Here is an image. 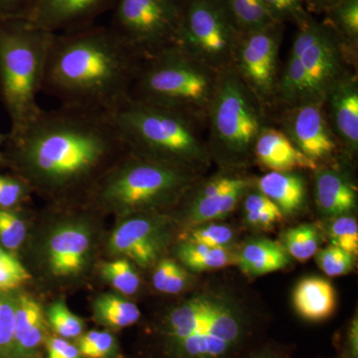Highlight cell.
<instances>
[{"label":"cell","mask_w":358,"mask_h":358,"mask_svg":"<svg viewBox=\"0 0 358 358\" xmlns=\"http://www.w3.org/2000/svg\"><path fill=\"white\" fill-rule=\"evenodd\" d=\"M6 164L49 193H64L103 179L127 154L110 114L61 105L44 110L16 134H6Z\"/></svg>","instance_id":"6da1fadb"},{"label":"cell","mask_w":358,"mask_h":358,"mask_svg":"<svg viewBox=\"0 0 358 358\" xmlns=\"http://www.w3.org/2000/svg\"><path fill=\"white\" fill-rule=\"evenodd\" d=\"M145 59L110 26L55 33L42 91L62 106L112 114L131 99Z\"/></svg>","instance_id":"7a4b0ae2"},{"label":"cell","mask_w":358,"mask_h":358,"mask_svg":"<svg viewBox=\"0 0 358 358\" xmlns=\"http://www.w3.org/2000/svg\"><path fill=\"white\" fill-rule=\"evenodd\" d=\"M54 34L30 20H0V96L11 122L8 134L20 133L41 113L37 96Z\"/></svg>","instance_id":"3957f363"},{"label":"cell","mask_w":358,"mask_h":358,"mask_svg":"<svg viewBox=\"0 0 358 358\" xmlns=\"http://www.w3.org/2000/svg\"><path fill=\"white\" fill-rule=\"evenodd\" d=\"M110 117L127 150L136 157L188 169L206 160L199 122L185 115L129 99Z\"/></svg>","instance_id":"277c9868"},{"label":"cell","mask_w":358,"mask_h":358,"mask_svg":"<svg viewBox=\"0 0 358 358\" xmlns=\"http://www.w3.org/2000/svg\"><path fill=\"white\" fill-rule=\"evenodd\" d=\"M218 74L173 45L145 59L131 99L199 122L206 120Z\"/></svg>","instance_id":"5b68a950"},{"label":"cell","mask_w":358,"mask_h":358,"mask_svg":"<svg viewBox=\"0 0 358 358\" xmlns=\"http://www.w3.org/2000/svg\"><path fill=\"white\" fill-rule=\"evenodd\" d=\"M298 27L275 96L288 107L324 103L329 90L346 73L345 48L326 22L308 15Z\"/></svg>","instance_id":"8992f818"},{"label":"cell","mask_w":358,"mask_h":358,"mask_svg":"<svg viewBox=\"0 0 358 358\" xmlns=\"http://www.w3.org/2000/svg\"><path fill=\"white\" fill-rule=\"evenodd\" d=\"M193 180L190 169L128 152L96 185L94 196L103 208L136 213L173 203L189 189Z\"/></svg>","instance_id":"52a82bcc"},{"label":"cell","mask_w":358,"mask_h":358,"mask_svg":"<svg viewBox=\"0 0 358 358\" xmlns=\"http://www.w3.org/2000/svg\"><path fill=\"white\" fill-rule=\"evenodd\" d=\"M206 120L214 152L231 160L251 155L265 127L260 101L232 67L219 72Z\"/></svg>","instance_id":"ba28073f"},{"label":"cell","mask_w":358,"mask_h":358,"mask_svg":"<svg viewBox=\"0 0 358 358\" xmlns=\"http://www.w3.org/2000/svg\"><path fill=\"white\" fill-rule=\"evenodd\" d=\"M240 31L224 0H185L176 46L215 72L231 68Z\"/></svg>","instance_id":"9c48e42d"},{"label":"cell","mask_w":358,"mask_h":358,"mask_svg":"<svg viewBox=\"0 0 358 358\" xmlns=\"http://www.w3.org/2000/svg\"><path fill=\"white\" fill-rule=\"evenodd\" d=\"M185 0H115L110 27L148 58L176 45Z\"/></svg>","instance_id":"30bf717a"},{"label":"cell","mask_w":358,"mask_h":358,"mask_svg":"<svg viewBox=\"0 0 358 358\" xmlns=\"http://www.w3.org/2000/svg\"><path fill=\"white\" fill-rule=\"evenodd\" d=\"M249 334L243 310L217 294L211 310L187 338L169 348L173 358H229Z\"/></svg>","instance_id":"8fae6325"},{"label":"cell","mask_w":358,"mask_h":358,"mask_svg":"<svg viewBox=\"0 0 358 358\" xmlns=\"http://www.w3.org/2000/svg\"><path fill=\"white\" fill-rule=\"evenodd\" d=\"M282 39V23L240 33L238 38L232 68L261 103L275 96Z\"/></svg>","instance_id":"7c38bea8"},{"label":"cell","mask_w":358,"mask_h":358,"mask_svg":"<svg viewBox=\"0 0 358 358\" xmlns=\"http://www.w3.org/2000/svg\"><path fill=\"white\" fill-rule=\"evenodd\" d=\"M166 221L159 216L138 215L122 221L110 235L109 250L141 267L159 261L169 241Z\"/></svg>","instance_id":"4fadbf2b"},{"label":"cell","mask_w":358,"mask_h":358,"mask_svg":"<svg viewBox=\"0 0 358 358\" xmlns=\"http://www.w3.org/2000/svg\"><path fill=\"white\" fill-rule=\"evenodd\" d=\"M284 133L308 159L317 162L329 159L336 150L324 103H308L289 107L282 120Z\"/></svg>","instance_id":"5bb4252c"},{"label":"cell","mask_w":358,"mask_h":358,"mask_svg":"<svg viewBox=\"0 0 358 358\" xmlns=\"http://www.w3.org/2000/svg\"><path fill=\"white\" fill-rule=\"evenodd\" d=\"M251 179L224 174L196 188L187 206L190 222L201 225L227 217L251 187Z\"/></svg>","instance_id":"9a60e30c"},{"label":"cell","mask_w":358,"mask_h":358,"mask_svg":"<svg viewBox=\"0 0 358 358\" xmlns=\"http://www.w3.org/2000/svg\"><path fill=\"white\" fill-rule=\"evenodd\" d=\"M92 249L90 229L81 223L58 226L46 244L47 263L53 275L72 277L83 272Z\"/></svg>","instance_id":"2e32d148"},{"label":"cell","mask_w":358,"mask_h":358,"mask_svg":"<svg viewBox=\"0 0 358 358\" xmlns=\"http://www.w3.org/2000/svg\"><path fill=\"white\" fill-rule=\"evenodd\" d=\"M114 0H38L31 22L52 33L70 31L89 25Z\"/></svg>","instance_id":"e0dca14e"},{"label":"cell","mask_w":358,"mask_h":358,"mask_svg":"<svg viewBox=\"0 0 358 358\" xmlns=\"http://www.w3.org/2000/svg\"><path fill=\"white\" fill-rule=\"evenodd\" d=\"M334 133L350 152L358 148V85L357 77L345 73L329 90L324 100Z\"/></svg>","instance_id":"ac0fdd59"},{"label":"cell","mask_w":358,"mask_h":358,"mask_svg":"<svg viewBox=\"0 0 358 358\" xmlns=\"http://www.w3.org/2000/svg\"><path fill=\"white\" fill-rule=\"evenodd\" d=\"M48 322L38 301L17 294L15 329L10 358H36L48 338Z\"/></svg>","instance_id":"d6986e66"},{"label":"cell","mask_w":358,"mask_h":358,"mask_svg":"<svg viewBox=\"0 0 358 358\" xmlns=\"http://www.w3.org/2000/svg\"><path fill=\"white\" fill-rule=\"evenodd\" d=\"M253 154L271 171H315L317 164L303 154L282 131L264 127L254 145Z\"/></svg>","instance_id":"ffe728a7"},{"label":"cell","mask_w":358,"mask_h":358,"mask_svg":"<svg viewBox=\"0 0 358 358\" xmlns=\"http://www.w3.org/2000/svg\"><path fill=\"white\" fill-rule=\"evenodd\" d=\"M315 201L327 216L348 215L357 208V192L345 174L334 169H322L315 176Z\"/></svg>","instance_id":"44dd1931"},{"label":"cell","mask_w":358,"mask_h":358,"mask_svg":"<svg viewBox=\"0 0 358 358\" xmlns=\"http://www.w3.org/2000/svg\"><path fill=\"white\" fill-rule=\"evenodd\" d=\"M294 307L303 319L322 322L333 315L336 294L333 285L320 277H308L296 284L293 293Z\"/></svg>","instance_id":"7402d4cb"},{"label":"cell","mask_w":358,"mask_h":358,"mask_svg":"<svg viewBox=\"0 0 358 358\" xmlns=\"http://www.w3.org/2000/svg\"><path fill=\"white\" fill-rule=\"evenodd\" d=\"M257 189L272 200L284 215L303 208L307 195L305 178L294 171H270L258 179Z\"/></svg>","instance_id":"603a6c76"},{"label":"cell","mask_w":358,"mask_h":358,"mask_svg":"<svg viewBox=\"0 0 358 358\" xmlns=\"http://www.w3.org/2000/svg\"><path fill=\"white\" fill-rule=\"evenodd\" d=\"M240 270L250 277H258L288 267L291 257L279 242L267 238L250 240L236 254Z\"/></svg>","instance_id":"cb8c5ba5"},{"label":"cell","mask_w":358,"mask_h":358,"mask_svg":"<svg viewBox=\"0 0 358 358\" xmlns=\"http://www.w3.org/2000/svg\"><path fill=\"white\" fill-rule=\"evenodd\" d=\"M96 322L110 329H124L141 319L138 308L131 301L114 294H103L94 301Z\"/></svg>","instance_id":"d4e9b609"},{"label":"cell","mask_w":358,"mask_h":358,"mask_svg":"<svg viewBox=\"0 0 358 358\" xmlns=\"http://www.w3.org/2000/svg\"><path fill=\"white\" fill-rule=\"evenodd\" d=\"M176 255L185 267L194 272L218 270L236 263V254L230 249L210 248L188 241L178 245Z\"/></svg>","instance_id":"484cf974"},{"label":"cell","mask_w":358,"mask_h":358,"mask_svg":"<svg viewBox=\"0 0 358 358\" xmlns=\"http://www.w3.org/2000/svg\"><path fill=\"white\" fill-rule=\"evenodd\" d=\"M324 22L336 33L343 48L357 49L358 42V0H343L326 11Z\"/></svg>","instance_id":"4316f807"},{"label":"cell","mask_w":358,"mask_h":358,"mask_svg":"<svg viewBox=\"0 0 358 358\" xmlns=\"http://www.w3.org/2000/svg\"><path fill=\"white\" fill-rule=\"evenodd\" d=\"M240 33L280 23L264 0H224Z\"/></svg>","instance_id":"83f0119b"},{"label":"cell","mask_w":358,"mask_h":358,"mask_svg":"<svg viewBox=\"0 0 358 358\" xmlns=\"http://www.w3.org/2000/svg\"><path fill=\"white\" fill-rule=\"evenodd\" d=\"M284 247L289 257L300 262H306L317 254L320 236L312 225H300L287 230L284 234Z\"/></svg>","instance_id":"f1b7e54d"},{"label":"cell","mask_w":358,"mask_h":358,"mask_svg":"<svg viewBox=\"0 0 358 358\" xmlns=\"http://www.w3.org/2000/svg\"><path fill=\"white\" fill-rule=\"evenodd\" d=\"M101 273L103 279L121 294L131 296L140 289V275L128 259H117L103 264Z\"/></svg>","instance_id":"f546056e"},{"label":"cell","mask_w":358,"mask_h":358,"mask_svg":"<svg viewBox=\"0 0 358 358\" xmlns=\"http://www.w3.org/2000/svg\"><path fill=\"white\" fill-rule=\"evenodd\" d=\"M190 277L185 268L171 259H162L152 275V284L160 293L176 294L185 291Z\"/></svg>","instance_id":"4dcf8cb0"},{"label":"cell","mask_w":358,"mask_h":358,"mask_svg":"<svg viewBox=\"0 0 358 358\" xmlns=\"http://www.w3.org/2000/svg\"><path fill=\"white\" fill-rule=\"evenodd\" d=\"M45 315L48 326L60 338H76L83 334L84 320L71 312L63 301H54Z\"/></svg>","instance_id":"1f68e13d"},{"label":"cell","mask_w":358,"mask_h":358,"mask_svg":"<svg viewBox=\"0 0 358 358\" xmlns=\"http://www.w3.org/2000/svg\"><path fill=\"white\" fill-rule=\"evenodd\" d=\"M17 293L0 292V358H10L15 329Z\"/></svg>","instance_id":"d6a6232c"},{"label":"cell","mask_w":358,"mask_h":358,"mask_svg":"<svg viewBox=\"0 0 358 358\" xmlns=\"http://www.w3.org/2000/svg\"><path fill=\"white\" fill-rule=\"evenodd\" d=\"M27 235L24 219L16 210L0 209V245L8 253L20 249Z\"/></svg>","instance_id":"836d02e7"},{"label":"cell","mask_w":358,"mask_h":358,"mask_svg":"<svg viewBox=\"0 0 358 358\" xmlns=\"http://www.w3.org/2000/svg\"><path fill=\"white\" fill-rule=\"evenodd\" d=\"M79 338L77 348L83 358H109L117 352V339L109 331H91Z\"/></svg>","instance_id":"e575fe53"},{"label":"cell","mask_w":358,"mask_h":358,"mask_svg":"<svg viewBox=\"0 0 358 358\" xmlns=\"http://www.w3.org/2000/svg\"><path fill=\"white\" fill-rule=\"evenodd\" d=\"M185 241L210 248L230 249L234 241V231L225 225L201 224L190 231Z\"/></svg>","instance_id":"d590c367"},{"label":"cell","mask_w":358,"mask_h":358,"mask_svg":"<svg viewBox=\"0 0 358 358\" xmlns=\"http://www.w3.org/2000/svg\"><path fill=\"white\" fill-rule=\"evenodd\" d=\"M315 255L317 265L329 277L345 275L355 267V256L333 244L317 251Z\"/></svg>","instance_id":"8d00e7d4"},{"label":"cell","mask_w":358,"mask_h":358,"mask_svg":"<svg viewBox=\"0 0 358 358\" xmlns=\"http://www.w3.org/2000/svg\"><path fill=\"white\" fill-rule=\"evenodd\" d=\"M331 244L357 256L358 253V224L357 219L348 215L334 217L329 230Z\"/></svg>","instance_id":"74e56055"},{"label":"cell","mask_w":358,"mask_h":358,"mask_svg":"<svg viewBox=\"0 0 358 358\" xmlns=\"http://www.w3.org/2000/svg\"><path fill=\"white\" fill-rule=\"evenodd\" d=\"M31 186L24 178L0 174V209L16 210L27 199Z\"/></svg>","instance_id":"f35d334b"},{"label":"cell","mask_w":358,"mask_h":358,"mask_svg":"<svg viewBox=\"0 0 358 358\" xmlns=\"http://www.w3.org/2000/svg\"><path fill=\"white\" fill-rule=\"evenodd\" d=\"M264 2L280 23L292 21L299 25L310 15L306 0H264Z\"/></svg>","instance_id":"ab89813d"},{"label":"cell","mask_w":358,"mask_h":358,"mask_svg":"<svg viewBox=\"0 0 358 358\" xmlns=\"http://www.w3.org/2000/svg\"><path fill=\"white\" fill-rule=\"evenodd\" d=\"M30 279L31 275L17 259L11 262H0V292L15 291Z\"/></svg>","instance_id":"60d3db41"},{"label":"cell","mask_w":358,"mask_h":358,"mask_svg":"<svg viewBox=\"0 0 358 358\" xmlns=\"http://www.w3.org/2000/svg\"><path fill=\"white\" fill-rule=\"evenodd\" d=\"M38 0H0V20H31Z\"/></svg>","instance_id":"b9f144b4"},{"label":"cell","mask_w":358,"mask_h":358,"mask_svg":"<svg viewBox=\"0 0 358 358\" xmlns=\"http://www.w3.org/2000/svg\"><path fill=\"white\" fill-rule=\"evenodd\" d=\"M47 358H83L77 345L60 336H48L45 341Z\"/></svg>","instance_id":"7bdbcfd3"},{"label":"cell","mask_w":358,"mask_h":358,"mask_svg":"<svg viewBox=\"0 0 358 358\" xmlns=\"http://www.w3.org/2000/svg\"><path fill=\"white\" fill-rule=\"evenodd\" d=\"M245 220L253 227L268 229L275 224L281 222L284 214L279 208L273 210L245 212Z\"/></svg>","instance_id":"ee69618b"},{"label":"cell","mask_w":358,"mask_h":358,"mask_svg":"<svg viewBox=\"0 0 358 358\" xmlns=\"http://www.w3.org/2000/svg\"><path fill=\"white\" fill-rule=\"evenodd\" d=\"M341 358H358V320L355 317L346 329Z\"/></svg>","instance_id":"f6af8a7d"},{"label":"cell","mask_w":358,"mask_h":358,"mask_svg":"<svg viewBox=\"0 0 358 358\" xmlns=\"http://www.w3.org/2000/svg\"><path fill=\"white\" fill-rule=\"evenodd\" d=\"M341 1L343 0H306V3L308 10L326 13L329 8Z\"/></svg>","instance_id":"bcb514c9"},{"label":"cell","mask_w":358,"mask_h":358,"mask_svg":"<svg viewBox=\"0 0 358 358\" xmlns=\"http://www.w3.org/2000/svg\"><path fill=\"white\" fill-rule=\"evenodd\" d=\"M246 358H286L282 353L273 350V348H266L263 350H258V352L252 353Z\"/></svg>","instance_id":"7dc6e473"},{"label":"cell","mask_w":358,"mask_h":358,"mask_svg":"<svg viewBox=\"0 0 358 358\" xmlns=\"http://www.w3.org/2000/svg\"><path fill=\"white\" fill-rule=\"evenodd\" d=\"M15 259L13 254L6 252L0 245V262H11V261L15 260Z\"/></svg>","instance_id":"c3c4849f"},{"label":"cell","mask_w":358,"mask_h":358,"mask_svg":"<svg viewBox=\"0 0 358 358\" xmlns=\"http://www.w3.org/2000/svg\"><path fill=\"white\" fill-rule=\"evenodd\" d=\"M6 141V136L0 134V145ZM0 164H6V159H4L3 152H0Z\"/></svg>","instance_id":"681fc988"}]
</instances>
